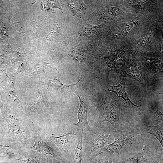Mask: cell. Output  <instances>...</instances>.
Returning a JSON list of instances; mask_svg holds the SVG:
<instances>
[{"label": "cell", "mask_w": 163, "mask_h": 163, "mask_svg": "<svg viewBox=\"0 0 163 163\" xmlns=\"http://www.w3.org/2000/svg\"><path fill=\"white\" fill-rule=\"evenodd\" d=\"M116 129L113 127L101 126L91 131L83 133V158H90L114 137Z\"/></svg>", "instance_id": "cell-1"}, {"label": "cell", "mask_w": 163, "mask_h": 163, "mask_svg": "<svg viewBox=\"0 0 163 163\" xmlns=\"http://www.w3.org/2000/svg\"><path fill=\"white\" fill-rule=\"evenodd\" d=\"M123 4L135 17L139 16L152 22L162 21V1L124 0Z\"/></svg>", "instance_id": "cell-2"}, {"label": "cell", "mask_w": 163, "mask_h": 163, "mask_svg": "<svg viewBox=\"0 0 163 163\" xmlns=\"http://www.w3.org/2000/svg\"><path fill=\"white\" fill-rule=\"evenodd\" d=\"M99 94L101 101L97 105L99 114L95 126L97 127H99L103 122L107 121L115 129H118L120 123L119 120L121 114L120 106L112 95L104 91H101Z\"/></svg>", "instance_id": "cell-3"}, {"label": "cell", "mask_w": 163, "mask_h": 163, "mask_svg": "<svg viewBox=\"0 0 163 163\" xmlns=\"http://www.w3.org/2000/svg\"><path fill=\"white\" fill-rule=\"evenodd\" d=\"M151 22L148 19L139 16H136L126 22H117L113 25L118 29V30L114 36L135 41L148 31Z\"/></svg>", "instance_id": "cell-4"}, {"label": "cell", "mask_w": 163, "mask_h": 163, "mask_svg": "<svg viewBox=\"0 0 163 163\" xmlns=\"http://www.w3.org/2000/svg\"><path fill=\"white\" fill-rule=\"evenodd\" d=\"M162 21L152 22L148 31L135 41L137 51L148 52L160 50L162 37Z\"/></svg>", "instance_id": "cell-5"}, {"label": "cell", "mask_w": 163, "mask_h": 163, "mask_svg": "<svg viewBox=\"0 0 163 163\" xmlns=\"http://www.w3.org/2000/svg\"><path fill=\"white\" fill-rule=\"evenodd\" d=\"M93 13L97 21L112 25L123 21H129L135 17L125 7L123 4L113 7L101 4Z\"/></svg>", "instance_id": "cell-6"}, {"label": "cell", "mask_w": 163, "mask_h": 163, "mask_svg": "<svg viewBox=\"0 0 163 163\" xmlns=\"http://www.w3.org/2000/svg\"><path fill=\"white\" fill-rule=\"evenodd\" d=\"M142 135V134L131 135L116 129L114 136V141L113 142L106 145L101 148L91 157L90 160L103 153L115 154L119 155L120 150L125 145L130 142L138 140L141 137Z\"/></svg>", "instance_id": "cell-7"}, {"label": "cell", "mask_w": 163, "mask_h": 163, "mask_svg": "<svg viewBox=\"0 0 163 163\" xmlns=\"http://www.w3.org/2000/svg\"><path fill=\"white\" fill-rule=\"evenodd\" d=\"M34 139V145L30 147H25L24 150V152L36 155L37 157L48 158H55L60 160L65 159L61 153L56 151L49 146L38 133H35Z\"/></svg>", "instance_id": "cell-8"}, {"label": "cell", "mask_w": 163, "mask_h": 163, "mask_svg": "<svg viewBox=\"0 0 163 163\" xmlns=\"http://www.w3.org/2000/svg\"><path fill=\"white\" fill-rule=\"evenodd\" d=\"M75 93L78 97L80 102L78 111V121L75 126L78 127L82 133L91 131L92 129L88 124L87 114L89 110L93 107V103L89 97L82 92L76 91Z\"/></svg>", "instance_id": "cell-9"}, {"label": "cell", "mask_w": 163, "mask_h": 163, "mask_svg": "<svg viewBox=\"0 0 163 163\" xmlns=\"http://www.w3.org/2000/svg\"><path fill=\"white\" fill-rule=\"evenodd\" d=\"M80 129L75 126L68 129L62 135L59 136H50L47 140L56 145L60 150L65 158H68L69 151L72 140Z\"/></svg>", "instance_id": "cell-10"}, {"label": "cell", "mask_w": 163, "mask_h": 163, "mask_svg": "<svg viewBox=\"0 0 163 163\" xmlns=\"http://www.w3.org/2000/svg\"><path fill=\"white\" fill-rule=\"evenodd\" d=\"M9 140L12 144L21 143L26 146L29 141L20 129L19 120L13 114H8L5 121Z\"/></svg>", "instance_id": "cell-11"}, {"label": "cell", "mask_w": 163, "mask_h": 163, "mask_svg": "<svg viewBox=\"0 0 163 163\" xmlns=\"http://www.w3.org/2000/svg\"><path fill=\"white\" fill-rule=\"evenodd\" d=\"M83 133L80 129L73 139L69 151L73 163H82L83 159Z\"/></svg>", "instance_id": "cell-12"}, {"label": "cell", "mask_w": 163, "mask_h": 163, "mask_svg": "<svg viewBox=\"0 0 163 163\" xmlns=\"http://www.w3.org/2000/svg\"><path fill=\"white\" fill-rule=\"evenodd\" d=\"M82 79V78L81 77L75 83L72 85H67L63 84L59 79L57 78L48 81L46 84L55 90L59 92L62 95L68 96L75 92L76 88Z\"/></svg>", "instance_id": "cell-13"}, {"label": "cell", "mask_w": 163, "mask_h": 163, "mask_svg": "<svg viewBox=\"0 0 163 163\" xmlns=\"http://www.w3.org/2000/svg\"><path fill=\"white\" fill-rule=\"evenodd\" d=\"M125 79L123 78L118 85L116 86H110L105 90L115 93L118 97L124 100L126 105L133 108L137 112H139L140 110V107L133 103L128 97L125 88Z\"/></svg>", "instance_id": "cell-14"}, {"label": "cell", "mask_w": 163, "mask_h": 163, "mask_svg": "<svg viewBox=\"0 0 163 163\" xmlns=\"http://www.w3.org/2000/svg\"><path fill=\"white\" fill-rule=\"evenodd\" d=\"M142 128L145 132L151 134L155 137L163 147V122L155 126L145 125L142 126Z\"/></svg>", "instance_id": "cell-15"}, {"label": "cell", "mask_w": 163, "mask_h": 163, "mask_svg": "<svg viewBox=\"0 0 163 163\" xmlns=\"http://www.w3.org/2000/svg\"><path fill=\"white\" fill-rule=\"evenodd\" d=\"M112 154L103 153L90 160V163H123L118 156L113 155Z\"/></svg>", "instance_id": "cell-16"}, {"label": "cell", "mask_w": 163, "mask_h": 163, "mask_svg": "<svg viewBox=\"0 0 163 163\" xmlns=\"http://www.w3.org/2000/svg\"><path fill=\"white\" fill-rule=\"evenodd\" d=\"M68 4L71 10L76 15H81L86 10L85 6L80 1L69 2Z\"/></svg>", "instance_id": "cell-17"}, {"label": "cell", "mask_w": 163, "mask_h": 163, "mask_svg": "<svg viewBox=\"0 0 163 163\" xmlns=\"http://www.w3.org/2000/svg\"><path fill=\"white\" fill-rule=\"evenodd\" d=\"M135 63L132 62L128 65L126 69V73L128 77L139 81L141 79L140 69Z\"/></svg>", "instance_id": "cell-18"}, {"label": "cell", "mask_w": 163, "mask_h": 163, "mask_svg": "<svg viewBox=\"0 0 163 163\" xmlns=\"http://www.w3.org/2000/svg\"><path fill=\"white\" fill-rule=\"evenodd\" d=\"M142 151L140 155L137 156H133L127 158L126 163H140L144 158V147L142 146Z\"/></svg>", "instance_id": "cell-19"}, {"label": "cell", "mask_w": 163, "mask_h": 163, "mask_svg": "<svg viewBox=\"0 0 163 163\" xmlns=\"http://www.w3.org/2000/svg\"><path fill=\"white\" fill-rule=\"evenodd\" d=\"M160 156H159L155 160H153L151 163H158L160 160Z\"/></svg>", "instance_id": "cell-20"}, {"label": "cell", "mask_w": 163, "mask_h": 163, "mask_svg": "<svg viewBox=\"0 0 163 163\" xmlns=\"http://www.w3.org/2000/svg\"><path fill=\"white\" fill-rule=\"evenodd\" d=\"M66 163H67V162L66 161Z\"/></svg>", "instance_id": "cell-21"}]
</instances>
